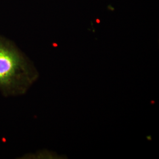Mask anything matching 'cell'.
Instances as JSON below:
<instances>
[{"label": "cell", "instance_id": "6da1fadb", "mask_svg": "<svg viewBox=\"0 0 159 159\" xmlns=\"http://www.w3.org/2000/svg\"><path fill=\"white\" fill-rule=\"evenodd\" d=\"M34 67L8 41L0 37V91L6 96L24 94L37 78Z\"/></svg>", "mask_w": 159, "mask_h": 159}]
</instances>
